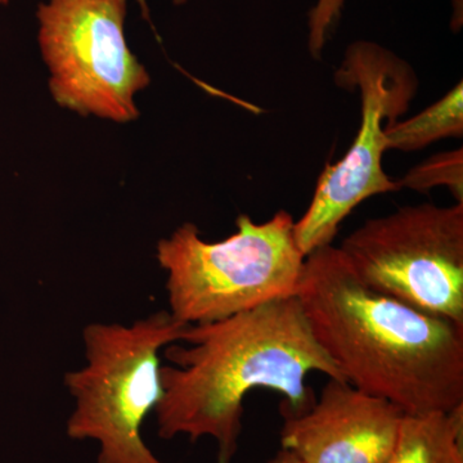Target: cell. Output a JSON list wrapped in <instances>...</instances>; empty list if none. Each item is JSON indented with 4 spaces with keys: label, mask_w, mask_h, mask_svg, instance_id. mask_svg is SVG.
Returning a JSON list of instances; mask_svg holds the SVG:
<instances>
[{
    "label": "cell",
    "mask_w": 463,
    "mask_h": 463,
    "mask_svg": "<svg viewBox=\"0 0 463 463\" xmlns=\"http://www.w3.org/2000/svg\"><path fill=\"white\" fill-rule=\"evenodd\" d=\"M335 81L349 90L358 88L361 128L345 157L326 166L312 203L295 222V239L306 257L331 245L344 219L364 201L401 190L383 169L386 129L407 112L419 87L412 67L371 42L347 48Z\"/></svg>",
    "instance_id": "5"
},
{
    "label": "cell",
    "mask_w": 463,
    "mask_h": 463,
    "mask_svg": "<svg viewBox=\"0 0 463 463\" xmlns=\"http://www.w3.org/2000/svg\"><path fill=\"white\" fill-rule=\"evenodd\" d=\"M297 297L350 385L404 414L463 405V326L368 288L332 245L307 255Z\"/></svg>",
    "instance_id": "2"
},
{
    "label": "cell",
    "mask_w": 463,
    "mask_h": 463,
    "mask_svg": "<svg viewBox=\"0 0 463 463\" xmlns=\"http://www.w3.org/2000/svg\"><path fill=\"white\" fill-rule=\"evenodd\" d=\"M403 416L385 399L328 379L307 412L283 417L282 449L303 463H386Z\"/></svg>",
    "instance_id": "8"
},
{
    "label": "cell",
    "mask_w": 463,
    "mask_h": 463,
    "mask_svg": "<svg viewBox=\"0 0 463 463\" xmlns=\"http://www.w3.org/2000/svg\"><path fill=\"white\" fill-rule=\"evenodd\" d=\"M344 2L345 0H318L316 7L310 12L309 48L313 56L321 53L331 26L340 16Z\"/></svg>",
    "instance_id": "12"
},
{
    "label": "cell",
    "mask_w": 463,
    "mask_h": 463,
    "mask_svg": "<svg viewBox=\"0 0 463 463\" xmlns=\"http://www.w3.org/2000/svg\"><path fill=\"white\" fill-rule=\"evenodd\" d=\"M128 0H50L39 5V44L61 106L115 123L138 118L149 75L124 33Z\"/></svg>",
    "instance_id": "7"
},
{
    "label": "cell",
    "mask_w": 463,
    "mask_h": 463,
    "mask_svg": "<svg viewBox=\"0 0 463 463\" xmlns=\"http://www.w3.org/2000/svg\"><path fill=\"white\" fill-rule=\"evenodd\" d=\"M187 346L163 350V397L157 404L158 437L184 435L192 443L214 439L216 462L233 463L242 434L245 399L255 389L279 392V412H307L317 398L307 374L345 381L326 354L298 297L277 298L222 321L190 325Z\"/></svg>",
    "instance_id": "1"
},
{
    "label": "cell",
    "mask_w": 463,
    "mask_h": 463,
    "mask_svg": "<svg viewBox=\"0 0 463 463\" xmlns=\"http://www.w3.org/2000/svg\"><path fill=\"white\" fill-rule=\"evenodd\" d=\"M386 463H463V405L450 412L404 414Z\"/></svg>",
    "instance_id": "9"
},
{
    "label": "cell",
    "mask_w": 463,
    "mask_h": 463,
    "mask_svg": "<svg viewBox=\"0 0 463 463\" xmlns=\"http://www.w3.org/2000/svg\"><path fill=\"white\" fill-rule=\"evenodd\" d=\"M236 225V233L219 242L201 239L192 223L158 241L167 310L176 321L205 325L297 297L307 257L295 239L291 214L281 210L264 223L242 214Z\"/></svg>",
    "instance_id": "3"
},
{
    "label": "cell",
    "mask_w": 463,
    "mask_h": 463,
    "mask_svg": "<svg viewBox=\"0 0 463 463\" xmlns=\"http://www.w3.org/2000/svg\"><path fill=\"white\" fill-rule=\"evenodd\" d=\"M339 249L368 288L463 326V203L401 207Z\"/></svg>",
    "instance_id": "6"
},
{
    "label": "cell",
    "mask_w": 463,
    "mask_h": 463,
    "mask_svg": "<svg viewBox=\"0 0 463 463\" xmlns=\"http://www.w3.org/2000/svg\"><path fill=\"white\" fill-rule=\"evenodd\" d=\"M184 2H187V0H174V3H175V5H182V3H184ZM138 3H139V5H141L143 17L147 18V20H148L149 14H148L147 2H146V0H138Z\"/></svg>",
    "instance_id": "14"
},
{
    "label": "cell",
    "mask_w": 463,
    "mask_h": 463,
    "mask_svg": "<svg viewBox=\"0 0 463 463\" xmlns=\"http://www.w3.org/2000/svg\"><path fill=\"white\" fill-rule=\"evenodd\" d=\"M269 463H303L288 450L281 449L270 459Z\"/></svg>",
    "instance_id": "13"
},
{
    "label": "cell",
    "mask_w": 463,
    "mask_h": 463,
    "mask_svg": "<svg viewBox=\"0 0 463 463\" xmlns=\"http://www.w3.org/2000/svg\"><path fill=\"white\" fill-rule=\"evenodd\" d=\"M402 187L426 192L439 185H446L463 203V155L462 149L438 155L413 167L402 181Z\"/></svg>",
    "instance_id": "11"
},
{
    "label": "cell",
    "mask_w": 463,
    "mask_h": 463,
    "mask_svg": "<svg viewBox=\"0 0 463 463\" xmlns=\"http://www.w3.org/2000/svg\"><path fill=\"white\" fill-rule=\"evenodd\" d=\"M463 84L458 83L443 99L419 115L397 121L386 129V148L416 151L448 137H462Z\"/></svg>",
    "instance_id": "10"
},
{
    "label": "cell",
    "mask_w": 463,
    "mask_h": 463,
    "mask_svg": "<svg viewBox=\"0 0 463 463\" xmlns=\"http://www.w3.org/2000/svg\"><path fill=\"white\" fill-rule=\"evenodd\" d=\"M8 0H0V5H7Z\"/></svg>",
    "instance_id": "15"
},
{
    "label": "cell",
    "mask_w": 463,
    "mask_h": 463,
    "mask_svg": "<svg viewBox=\"0 0 463 463\" xmlns=\"http://www.w3.org/2000/svg\"><path fill=\"white\" fill-rule=\"evenodd\" d=\"M185 328L169 310L130 325L85 326V364L63 379L74 399L66 434L97 441V463H164L143 440L142 425L163 397L161 353L182 341Z\"/></svg>",
    "instance_id": "4"
}]
</instances>
